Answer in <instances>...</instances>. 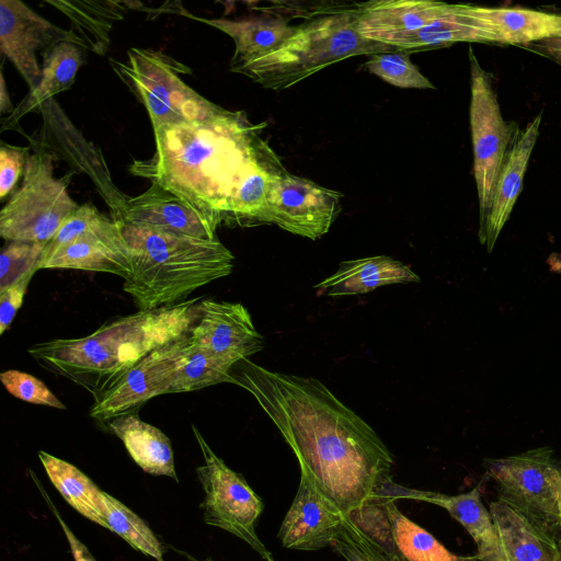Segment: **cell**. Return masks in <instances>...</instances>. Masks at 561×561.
Returning a JSON list of instances; mask_svg holds the SVG:
<instances>
[{
  "label": "cell",
  "instance_id": "obj_33",
  "mask_svg": "<svg viewBox=\"0 0 561 561\" xmlns=\"http://www.w3.org/2000/svg\"><path fill=\"white\" fill-rule=\"evenodd\" d=\"M234 365L204 347L190 343L168 393L191 392L221 382H231L230 373Z\"/></svg>",
  "mask_w": 561,
  "mask_h": 561
},
{
  "label": "cell",
  "instance_id": "obj_12",
  "mask_svg": "<svg viewBox=\"0 0 561 561\" xmlns=\"http://www.w3.org/2000/svg\"><path fill=\"white\" fill-rule=\"evenodd\" d=\"M341 193L282 170L273 180L265 224L291 233L320 239L341 211Z\"/></svg>",
  "mask_w": 561,
  "mask_h": 561
},
{
  "label": "cell",
  "instance_id": "obj_13",
  "mask_svg": "<svg viewBox=\"0 0 561 561\" xmlns=\"http://www.w3.org/2000/svg\"><path fill=\"white\" fill-rule=\"evenodd\" d=\"M60 43L84 47L71 31L61 28L19 0L0 1V50L22 76L30 90L41 79L42 55Z\"/></svg>",
  "mask_w": 561,
  "mask_h": 561
},
{
  "label": "cell",
  "instance_id": "obj_16",
  "mask_svg": "<svg viewBox=\"0 0 561 561\" xmlns=\"http://www.w3.org/2000/svg\"><path fill=\"white\" fill-rule=\"evenodd\" d=\"M190 343L234 364L263 348V336L240 302L202 299L199 316L188 333Z\"/></svg>",
  "mask_w": 561,
  "mask_h": 561
},
{
  "label": "cell",
  "instance_id": "obj_27",
  "mask_svg": "<svg viewBox=\"0 0 561 561\" xmlns=\"http://www.w3.org/2000/svg\"><path fill=\"white\" fill-rule=\"evenodd\" d=\"M490 512L495 524L505 561H561V547L524 515L497 500Z\"/></svg>",
  "mask_w": 561,
  "mask_h": 561
},
{
  "label": "cell",
  "instance_id": "obj_42",
  "mask_svg": "<svg viewBox=\"0 0 561 561\" xmlns=\"http://www.w3.org/2000/svg\"><path fill=\"white\" fill-rule=\"evenodd\" d=\"M2 67H1V83H0V114L4 115V114H9L11 115L14 110H15V106H13L11 100H10V95H9V91L7 89V84H5V80H4V76H3V71H2Z\"/></svg>",
  "mask_w": 561,
  "mask_h": 561
},
{
  "label": "cell",
  "instance_id": "obj_10",
  "mask_svg": "<svg viewBox=\"0 0 561 561\" xmlns=\"http://www.w3.org/2000/svg\"><path fill=\"white\" fill-rule=\"evenodd\" d=\"M193 433L204 456V465L196 470L205 491L201 504L206 524L225 529L245 541L265 561H274L255 533V524L263 511L261 497L244 478L231 470L208 446L198 428Z\"/></svg>",
  "mask_w": 561,
  "mask_h": 561
},
{
  "label": "cell",
  "instance_id": "obj_39",
  "mask_svg": "<svg viewBox=\"0 0 561 561\" xmlns=\"http://www.w3.org/2000/svg\"><path fill=\"white\" fill-rule=\"evenodd\" d=\"M30 147H18L1 141L0 146V198L3 199L15 190L23 175Z\"/></svg>",
  "mask_w": 561,
  "mask_h": 561
},
{
  "label": "cell",
  "instance_id": "obj_35",
  "mask_svg": "<svg viewBox=\"0 0 561 561\" xmlns=\"http://www.w3.org/2000/svg\"><path fill=\"white\" fill-rule=\"evenodd\" d=\"M346 561H407L394 543H385L355 524L350 515L330 545Z\"/></svg>",
  "mask_w": 561,
  "mask_h": 561
},
{
  "label": "cell",
  "instance_id": "obj_45",
  "mask_svg": "<svg viewBox=\"0 0 561 561\" xmlns=\"http://www.w3.org/2000/svg\"><path fill=\"white\" fill-rule=\"evenodd\" d=\"M204 561H214V560L208 558V559H206V560H204Z\"/></svg>",
  "mask_w": 561,
  "mask_h": 561
},
{
  "label": "cell",
  "instance_id": "obj_37",
  "mask_svg": "<svg viewBox=\"0 0 561 561\" xmlns=\"http://www.w3.org/2000/svg\"><path fill=\"white\" fill-rule=\"evenodd\" d=\"M45 244L8 241L0 253V293L38 271Z\"/></svg>",
  "mask_w": 561,
  "mask_h": 561
},
{
  "label": "cell",
  "instance_id": "obj_24",
  "mask_svg": "<svg viewBox=\"0 0 561 561\" xmlns=\"http://www.w3.org/2000/svg\"><path fill=\"white\" fill-rule=\"evenodd\" d=\"M284 169L267 142L261 139L231 196L226 225L265 224L273 180Z\"/></svg>",
  "mask_w": 561,
  "mask_h": 561
},
{
  "label": "cell",
  "instance_id": "obj_8",
  "mask_svg": "<svg viewBox=\"0 0 561 561\" xmlns=\"http://www.w3.org/2000/svg\"><path fill=\"white\" fill-rule=\"evenodd\" d=\"M485 474L500 501L560 542L561 466L552 448H533L503 458H485Z\"/></svg>",
  "mask_w": 561,
  "mask_h": 561
},
{
  "label": "cell",
  "instance_id": "obj_5",
  "mask_svg": "<svg viewBox=\"0 0 561 561\" xmlns=\"http://www.w3.org/2000/svg\"><path fill=\"white\" fill-rule=\"evenodd\" d=\"M297 25L277 49L237 73L266 89L280 91L343 59L400 49L363 37L357 31V3H323Z\"/></svg>",
  "mask_w": 561,
  "mask_h": 561
},
{
  "label": "cell",
  "instance_id": "obj_20",
  "mask_svg": "<svg viewBox=\"0 0 561 561\" xmlns=\"http://www.w3.org/2000/svg\"><path fill=\"white\" fill-rule=\"evenodd\" d=\"M541 119L542 113H539L524 129H517L504 157L485 222L478 231L479 241L488 252H492L520 194Z\"/></svg>",
  "mask_w": 561,
  "mask_h": 561
},
{
  "label": "cell",
  "instance_id": "obj_18",
  "mask_svg": "<svg viewBox=\"0 0 561 561\" xmlns=\"http://www.w3.org/2000/svg\"><path fill=\"white\" fill-rule=\"evenodd\" d=\"M346 515L300 473L299 486L278 530V539L287 549L319 550L331 545Z\"/></svg>",
  "mask_w": 561,
  "mask_h": 561
},
{
  "label": "cell",
  "instance_id": "obj_17",
  "mask_svg": "<svg viewBox=\"0 0 561 561\" xmlns=\"http://www.w3.org/2000/svg\"><path fill=\"white\" fill-rule=\"evenodd\" d=\"M118 222L170 231L197 239L216 240L219 224L208 214L170 190L151 183L128 199Z\"/></svg>",
  "mask_w": 561,
  "mask_h": 561
},
{
  "label": "cell",
  "instance_id": "obj_3",
  "mask_svg": "<svg viewBox=\"0 0 561 561\" xmlns=\"http://www.w3.org/2000/svg\"><path fill=\"white\" fill-rule=\"evenodd\" d=\"M196 297L116 318L92 334L41 342L27 353L45 369L89 390L94 400L151 352L188 335L199 316Z\"/></svg>",
  "mask_w": 561,
  "mask_h": 561
},
{
  "label": "cell",
  "instance_id": "obj_44",
  "mask_svg": "<svg viewBox=\"0 0 561 561\" xmlns=\"http://www.w3.org/2000/svg\"><path fill=\"white\" fill-rule=\"evenodd\" d=\"M560 517H561V492H560ZM560 547H561V537H560Z\"/></svg>",
  "mask_w": 561,
  "mask_h": 561
},
{
  "label": "cell",
  "instance_id": "obj_38",
  "mask_svg": "<svg viewBox=\"0 0 561 561\" xmlns=\"http://www.w3.org/2000/svg\"><path fill=\"white\" fill-rule=\"evenodd\" d=\"M0 380L9 393L22 401L59 410L66 409V405L42 380L27 373L15 369L4 370L0 374Z\"/></svg>",
  "mask_w": 561,
  "mask_h": 561
},
{
  "label": "cell",
  "instance_id": "obj_19",
  "mask_svg": "<svg viewBox=\"0 0 561 561\" xmlns=\"http://www.w3.org/2000/svg\"><path fill=\"white\" fill-rule=\"evenodd\" d=\"M379 499H410L438 505L445 508L471 536L477 546L474 554L479 561H505L500 537L481 497L479 486L468 492L447 495L439 492L404 488L388 482L380 491Z\"/></svg>",
  "mask_w": 561,
  "mask_h": 561
},
{
  "label": "cell",
  "instance_id": "obj_41",
  "mask_svg": "<svg viewBox=\"0 0 561 561\" xmlns=\"http://www.w3.org/2000/svg\"><path fill=\"white\" fill-rule=\"evenodd\" d=\"M33 478L36 481L37 486L39 488L42 495L45 497V500L48 503L51 512L54 513V515L56 516L57 520L59 522V524H60V526H61V528H62V530H64V533L66 535V538L68 540V543H69V547H70V550H71V553H72V557H73L75 561H96L92 557V554L90 553L88 548L73 535V533L70 530V528L66 525V523L61 518L60 514L58 513L57 508L50 502L49 496L47 495L45 490L39 484V481L34 476H33Z\"/></svg>",
  "mask_w": 561,
  "mask_h": 561
},
{
  "label": "cell",
  "instance_id": "obj_32",
  "mask_svg": "<svg viewBox=\"0 0 561 561\" xmlns=\"http://www.w3.org/2000/svg\"><path fill=\"white\" fill-rule=\"evenodd\" d=\"M459 42L493 44L490 35L469 22L457 4L447 3L440 15L421 30L404 36L396 47L416 51Z\"/></svg>",
  "mask_w": 561,
  "mask_h": 561
},
{
  "label": "cell",
  "instance_id": "obj_11",
  "mask_svg": "<svg viewBox=\"0 0 561 561\" xmlns=\"http://www.w3.org/2000/svg\"><path fill=\"white\" fill-rule=\"evenodd\" d=\"M38 113L41 129L28 140L65 161L72 172L87 175L108 206L112 218L119 221L130 197L115 185L101 149L84 138L55 98L47 100Z\"/></svg>",
  "mask_w": 561,
  "mask_h": 561
},
{
  "label": "cell",
  "instance_id": "obj_15",
  "mask_svg": "<svg viewBox=\"0 0 561 561\" xmlns=\"http://www.w3.org/2000/svg\"><path fill=\"white\" fill-rule=\"evenodd\" d=\"M42 268L111 273L126 280L131 273L129 248L118 222L100 211L73 239L44 253Z\"/></svg>",
  "mask_w": 561,
  "mask_h": 561
},
{
  "label": "cell",
  "instance_id": "obj_25",
  "mask_svg": "<svg viewBox=\"0 0 561 561\" xmlns=\"http://www.w3.org/2000/svg\"><path fill=\"white\" fill-rule=\"evenodd\" d=\"M42 72L37 85L31 89L15 106L14 112L2 118L1 130L16 129L19 121L31 112H39L41 106L56 94L70 89L76 76L87 59L84 47L60 43L41 55Z\"/></svg>",
  "mask_w": 561,
  "mask_h": 561
},
{
  "label": "cell",
  "instance_id": "obj_23",
  "mask_svg": "<svg viewBox=\"0 0 561 561\" xmlns=\"http://www.w3.org/2000/svg\"><path fill=\"white\" fill-rule=\"evenodd\" d=\"M188 16L232 38L234 54L229 66L232 72L277 49L297 28V25L289 24L288 19L276 14L252 15L237 20L206 19L190 14Z\"/></svg>",
  "mask_w": 561,
  "mask_h": 561
},
{
  "label": "cell",
  "instance_id": "obj_14",
  "mask_svg": "<svg viewBox=\"0 0 561 561\" xmlns=\"http://www.w3.org/2000/svg\"><path fill=\"white\" fill-rule=\"evenodd\" d=\"M188 344L187 335L140 359L115 387L94 400L90 416L110 421L136 413L148 400L168 393Z\"/></svg>",
  "mask_w": 561,
  "mask_h": 561
},
{
  "label": "cell",
  "instance_id": "obj_36",
  "mask_svg": "<svg viewBox=\"0 0 561 561\" xmlns=\"http://www.w3.org/2000/svg\"><path fill=\"white\" fill-rule=\"evenodd\" d=\"M412 49H397L371 55L364 67L383 81L401 89H435L411 61Z\"/></svg>",
  "mask_w": 561,
  "mask_h": 561
},
{
  "label": "cell",
  "instance_id": "obj_6",
  "mask_svg": "<svg viewBox=\"0 0 561 561\" xmlns=\"http://www.w3.org/2000/svg\"><path fill=\"white\" fill-rule=\"evenodd\" d=\"M110 64L128 90L148 112L152 128L206 121L225 111L182 79L192 69L160 50L133 47L127 61L110 58Z\"/></svg>",
  "mask_w": 561,
  "mask_h": 561
},
{
  "label": "cell",
  "instance_id": "obj_28",
  "mask_svg": "<svg viewBox=\"0 0 561 561\" xmlns=\"http://www.w3.org/2000/svg\"><path fill=\"white\" fill-rule=\"evenodd\" d=\"M108 427L144 471L179 481L171 442L158 427L142 421L136 413L110 420Z\"/></svg>",
  "mask_w": 561,
  "mask_h": 561
},
{
  "label": "cell",
  "instance_id": "obj_21",
  "mask_svg": "<svg viewBox=\"0 0 561 561\" xmlns=\"http://www.w3.org/2000/svg\"><path fill=\"white\" fill-rule=\"evenodd\" d=\"M461 14L488 33L493 44L520 45L561 38V14L524 8L457 4Z\"/></svg>",
  "mask_w": 561,
  "mask_h": 561
},
{
  "label": "cell",
  "instance_id": "obj_9",
  "mask_svg": "<svg viewBox=\"0 0 561 561\" xmlns=\"http://www.w3.org/2000/svg\"><path fill=\"white\" fill-rule=\"evenodd\" d=\"M468 57L471 90L469 116L480 230L491 206L504 157L518 127L503 118L492 76L481 67L471 46Z\"/></svg>",
  "mask_w": 561,
  "mask_h": 561
},
{
  "label": "cell",
  "instance_id": "obj_34",
  "mask_svg": "<svg viewBox=\"0 0 561 561\" xmlns=\"http://www.w3.org/2000/svg\"><path fill=\"white\" fill-rule=\"evenodd\" d=\"M102 504L110 530L134 549L163 561V548L149 526L117 499L102 491Z\"/></svg>",
  "mask_w": 561,
  "mask_h": 561
},
{
  "label": "cell",
  "instance_id": "obj_2",
  "mask_svg": "<svg viewBox=\"0 0 561 561\" xmlns=\"http://www.w3.org/2000/svg\"><path fill=\"white\" fill-rule=\"evenodd\" d=\"M260 128L244 112L228 110L206 121L156 128L152 158L135 160L130 172L180 195L220 226L261 140Z\"/></svg>",
  "mask_w": 561,
  "mask_h": 561
},
{
  "label": "cell",
  "instance_id": "obj_30",
  "mask_svg": "<svg viewBox=\"0 0 561 561\" xmlns=\"http://www.w3.org/2000/svg\"><path fill=\"white\" fill-rule=\"evenodd\" d=\"M39 460L51 483L68 504L85 518L110 529L102 504V491L73 465L38 451Z\"/></svg>",
  "mask_w": 561,
  "mask_h": 561
},
{
  "label": "cell",
  "instance_id": "obj_43",
  "mask_svg": "<svg viewBox=\"0 0 561 561\" xmlns=\"http://www.w3.org/2000/svg\"><path fill=\"white\" fill-rule=\"evenodd\" d=\"M537 47L551 56L561 57V38L541 42Z\"/></svg>",
  "mask_w": 561,
  "mask_h": 561
},
{
  "label": "cell",
  "instance_id": "obj_22",
  "mask_svg": "<svg viewBox=\"0 0 561 561\" xmlns=\"http://www.w3.org/2000/svg\"><path fill=\"white\" fill-rule=\"evenodd\" d=\"M447 3L430 0H371L357 3V31L370 41L392 45L435 20Z\"/></svg>",
  "mask_w": 561,
  "mask_h": 561
},
{
  "label": "cell",
  "instance_id": "obj_26",
  "mask_svg": "<svg viewBox=\"0 0 561 561\" xmlns=\"http://www.w3.org/2000/svg\"><path fill=\"white\" fill-rule=\"evenodd\" d=\"M405 264L390 256L377 255L342 262L336 272L314 287L331 297L366 294L377 287L419 282Z\"/></svg>",
  "mask_w": 561,
  "mask_h": 561
},
{
  "label": "cell",
  "instance_id": "obj_29",
  "mask_svg": "<svg viewBox=\"0 0 561 561\" xmlns=\"http://www.w3.org/2000/svg\"><path fill=\"white\" fill-rule=\"evenodd\" d=\"M70 21L71 31L87 50L105 55L115 22L124 19L131 2L114 0H45Z\"/></svg>",
  "mask_w": 561,
  "mask_h": 561
},
{
  "label": "cell",
  "instance_id": "obj_4",
  "mask_svg": "<svg viewBox=\"0 0 561 561\" xmlns=\"http://www.w3.org/2000/svg\"><path fill=\"white\" fill-rule=\"evenodd\" d=\"M118 225L131 264L123 289L139 310L181 302L197 288L228 276L234 266L233 254L219 239H197L127 222Z\"/></svg>",
  "mask_w": 561,
  "mask_h": 561
},
{
  "label": "cell",
  "instance_id": "obj_31",
  "mask_svg": "<svg viewBox=\"0 0 561 561\" xmlns=\"http://www.w3.org/2000/svg\"><path fill=\"white\" fill-rule=\"evenodd\" d=\"M379 500L383 504L394 546L407 561H479L476 556L453 553L431 533L400 512L394 501Z\"/></svg>",
  "mask_w": 561,
  "mask_h": 561
},
{
  "label": "cell",
  "instance_id": "obj_1",
  "mask_svg": "<svg viewBox=\"0 0 561 561\" xmlns=\"http://www.w3.org/2000/svg\"><path fill=\"white\" fill-rule=\"evenodd\" d=\"M293 449L300 473L344 514L377 501L392 481L393 456L377 433L321 381L249 359L231 369Z\"/></svg>",
  "mask_w": 561,
  "mask_h": 561
},
{
  "label": "cell",
  "instance_id": "obj_7",
  "mask_svg": "<svg viewBox=\"0 0 561 561\" xmlns=\"http://www.w3.org/2000/svg\"><path fill=\"white\" fill-rule=\"evenodd\" d=\"M30 147L22 181L0 213V237L46 245L79 205L67 190L69 175L55 178V157L33 140Z\"/></svg>",
  "mask_w": 561,
  "mask_h": 561
},
{
  "label": "cell",
  "instance_id": "obj_40",
  "mask_svg": "<svg viewBox=\"0 0 561 561\" xmlns=\"http://www.w3.org/2000/svg\"><path fill=\"white\" fill-rule=\"evenodd\" d=\"M33 276L28 275L0 293V335L10 328L14 320Z\"/></svg>",
  "mask_w": 561,
  "mask_h": 561
}]
</instances>
